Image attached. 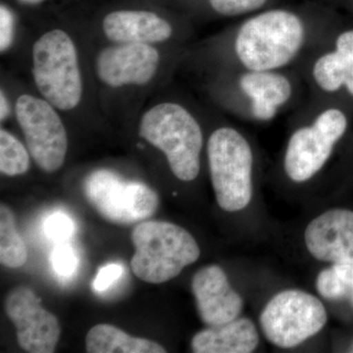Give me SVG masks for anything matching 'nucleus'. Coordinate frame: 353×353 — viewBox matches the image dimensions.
Wrapping results in <instances>:
<instances>
[{"label":"nucleus","mask_w":353,"mask_h":353,"mask_svg":"<svg viewBox=\"0 0 353 353\" xmlns=\"http://www.w3.org/2000/svg\"><path fill=\"white\" fill-rule=\"evenodd\" d=\"M305 41V27L296 14L270 10L243 23L236 34L234 51L250 71H275L290 63Z\"/></svg>","instance_id":"obj_1"},{"label":"nucleus","mask_w":353,"mask_h":353,"mask_svg":"<svg viewBox=\"0 0 353 353\" xmlns=\"http://www.w3.org/2000/svg\"><path fill=\"white\" fill-rule=\"evenodd\" d=\"M139 134L163 153L172 173L190 182L201 170L203 134L196 118L175 102H161L143 113Z\"/></svg>","instance_id":"obj_2"},{"label":"nucleus","mask_w":353,"mask_h":353,"mask_svg":"<svg viewBox=\"0 0 353 353\" xmlns=\"http://www.w3.org/2000/svg\"><path fill=\"white\" fill-rule=\"evenodd\" d=\"M131 239L136 250L131 260L132 273L150 284L168 282L201 256L194 236L173 223H141Z\"/></svg>","instance_id":"obj_3"},{"label":"nucleus","mask_w":353,"mask_h":353,"mask_svg":"<svg viewBox=\"0 0 353 353\" xmlns=\"http://www.w3.org/2000/svg\"><path fill=\"white\" fill-rule=\"evenodd\" d=\"M32 74L43 99L59 111H71L83 97V79L73 39L61 29L43 32L32 46Z\"/></svg>","instance_id":"obj_4"},{"label":"nucleus","mask_w":353,"mask_h":353,"mask_svg":"<svg viewBox=\"0 0 353 353\" xmlns=\"http://www.w3.org/2000/svg\"><path fill=\"white\" fill-rule=\"evenodd\" d=\"M208 158L218 205L228 212L245 209L252 201L253 169L245 137L233 128L215 130L208 139Z\"/></svg>","instance_id":"obj_5"},{"label":"nucleus","mask_w":353,"mask_h":353,"mask_svg":"<svg viewBox=\"0 0 353 353\" xmlns=\"http://www.w3.org/2000/svg\"><path fill=\"white\" fill-rule=\"evenodd\" d=\"M83 190L88 203L114 224L132 225L148 219L159 205V197L152 188L108 169L92 172L83 181Z\"/></svg>","instance_id":"obj_6"},{"label":"nucleus","mask_w":353,"mask_h":353,"mask_svg":"<svg viewBox=\"0 0 353 353\" xmlns=\"http://www.w3.org/2000/svg\"><path fill=\"white\" fill-rule=\"evenodd\" d=\"M328 320L319 299L299 290H287L272 297L260 315L267 340L276 347L292 348L319 333Z\"/></svg>","instance_id":"obj_7"},{"label":"nucleus","mask_w":353,"mask_h":353,"mask_svg":"<svg viewBox=\"0 0 353 353\" xmlns=\"http://www.w3.org/2000/svg\"><path fill=\"white\" fill-rule=\"evenodd\" d=\"M58 109L43 97H18L15 115L30 154L41 170L53 173L61 168L68 150V136Z\"/></svg>","instance_id":"obj_8"},{"label":"nucleus","mask_w":353,"mask_h":353,"mask_svg":"<svg viewBox=\"0 0 353 353\" xmlns=\"http://www.w3.org/2000/svg\"><path fill=\"white\" fill-rule=\"evenodd\" d=\"M347 129L345 114L329 108L310 126L301 128L290 137L285 155V171L290 180L303 183L318 173Z\"/></svg>","instance_id":"obj_9"},{"label":"nucleus","mask_w":353,"mask_h":353,"mask_svg":"<svg viewBox=\"0 0 353 353\" xmlns=\"http://www.w3.org/2000/svg\"><path fill=\"white\" fill-rule=\"evenodd\" d=\"M6 311L17 329L23 350L32 353L54 352L60 339L57 318L41 307V299L30 288L14 289L6 301Z\"/></svg>","instance_id":"obj_10"},{"label":"nucleus","mask_w":353,"mask_h":353,"mask_svg":"<svg viewBox=\"0 0 353 353\" xmlns=\"http://www.w3.org/2000/svg\"><path fill=\"white\" fill-rule=\"evenodd\" d=\"M159 65V51L152 44L113 43L99 51L94 68L108 87H139L152 82Z\"/></svg>","instance_id":"obj_11"},{"label":"nucleus","mask_w":353,"mask_h":353,"mask_svg":"<svg viewBox=\"0 0 353 353\" xmlns=\"http://www.w3.org/2000/svg\"><path fill=\"white\" fill-rule=\"evenodd\" d=\"M304 241L320 261L353 264V211L331 209L318 216L306 228Z\"/></svg>","instance_id":"obj_12"},{"label":"nucleus","mask_w":353,"mask_h":353,"mask_svg":"<svg viewBox=\"0 0 353 353\" xmlns=\"http://www.w3.org/2000/svg\"><path fill=\"white\" fill-rule=\"evenodd\" d=\"M192 292L201 321L206 326H219L233 321L243 310V299L217 265H208L194 274Z\"/></svg>","instance_id":"obj_13"},{"label":"nucleus","mask_w":353,"mask_h":353,"mask_svg":"<svg viewBox=\"0 0 353 353\" xmlns=\"http://www.w3.org/2000/svg\"><path fill=\"white\" fill-rule=\"evenodd\" d=\"M104 36L113 43H164L171 39L173 28L157 13L143 10L113 11L102 22Z\"/></svg>","instance_id":"obj_14"},{"label":"nucleus","mask_w":353,"mask_h":353,"mask_svg":"<svg viewBox=\"0 0 353 353\" xmlns=\"http://www.w3.org/2000/svg\"><path fill=\"white\" fill-rule=\"evenodd\" d=\"M240 87L250 99L253 117L259 121L273 119L292 94L289 79L275 71L248 70L241 77Z\"/></svg>","instance_id":"obj_15"},{"label":"nucleus","mask_w":353,"mask_h":353,"mask_svg":"<svg viewBox=\"0 0 353 353\" xmlns=\"http://www.w3.org/2000/svg\"><path fill=\"white\" fill-rule=\"evenodd\" d=\"M259 334L248 318H236L219 326L208 327L192 338L196 353H250L259 347Z\"/></svg>","instance_id":"obj_16"},{"label":"nucleus","mask_w":353,"mask_h":353,"mask_svg":"<svg viewBox=\"0 0 353 353\" xmlns=\"http://www.w3.org/2000/svg\"><path fill=\"white\" fill-rule=\"evenodd\" d=\"M85 348L90 353H165V347L155 341L134 338L117 327L99 324L92 327L85 336Z\"/></svg>","instance_id":"obj_17"},{"label":"nucleus","mask_w":353,"mask_h":353,"mask_svg":"<svg viewBox=\"0 0 353 353\" xmlns=\"http://www.w3.org/2000/svg\"><path fill=\"white\" fill-rule=\"evenodd\" d=\"M28 260L24 240L16 229L15 217L6 204L0 205V262L7 268H20Z\"/></svg>","instance_id":"obj_18"},{"label":"nucleus","mask_w":353,"mask_h":353,"mask_svg":"<svg viewBox=\"0 0 353 353\" xmlns=\"http://www.w3.org/2000/svg\"><path fill=\"white\" fill-rule=\"evenodd\" d=\"M352 60L343 57L336 50L325 53L316 60L313 78L318 87L327 92H338L345 87Z\"/></svg>","instance_id":"obj_19"},{"label":"nucleus","mask_w":353,"mask_h":353,"mask_svg":"<svg viewBox=\"0 0 353 353\" xmlns=\"http://www.w3.org/2000/svg\"><path fill=\"white\" fill-rule=\"evenodd\" d=\"M316 289L324 299L347 297L353 301V264H333L324 269L316 280Z\"/></svg>","instance_id":"obj_20"},{"label":"nucleus","mask_w":353,"mask_h":353,"mask_svg":"<svg viewBox=\"0 0 353 353\" xmlns=\"http://www.w3.org/2000/svg\"><path fill=\"white\" fill-rule=\"evenodd\" d=\"M30 152L22 143L2 128L0 130V171L3 175H24L30 169Z\"/></svg>","instance_id":"obj_21"},{"label":"nucleus","mask_w":353,"mask_h":353,"mask_svg":"<svg viewBox=\"0 0 353 353\" xmlns=\"http://www.w3.org/2000/svg\"><path fill=\"white\" fill-rule=\"evenodd\" d=\"M267 0H209L211 7L223 16H238L257 10Z\"/></svg>","instance_id":"obj_22"},{"label":"nucleus","mask_w":353,"mask_h":353,"mask_svg":"<svg viewBox=\"0 0 353 353\" xmlns=\"http://www.w3.org/2000/svg\"><path fill=\"white\" fill-rule=\"evenodd\" d=\"M51 263L58 275L69 277L76 271L78 259L70 245H58L51 255Z\"/></svg>","instance_id":"obj_23"},{"label":"nucleus","mask_w":353,"mask_h":353,"mask_svg":"<svg viewBox=\"0 0 353 353\" xmlns=\"http://www.w3.org/2000/svg\"><path fill=\"white\" fill-rule=\"evenodd\" d=\"M74 226L71 219L63 214L57 213L46 220L44 231L50 239L54 241H64L73 233Z\"/></svg>","instance_id":"obj_24"},{"label":"nucleus","mask_w":353,"mask_h":353,"mask_svg":"<svg viewBox=\"0 0 353 353\" xmlns=\"http://www.w3.org/2000/svg\"><path fill=\"white\" fill-rule=\"evenodd\" d=\"M14 39V16L8 7L0 6V51L6 52L12 46Z\"/></svg>","instance_id":"obj_25"},{"label":"nucleus","mask_w":353,"mask_h":353,"mask_svg":"<svg viewBox=\"0 0 353 353\" xmlns=\"http://www.w3.org/2000/svg\"><path fill=\"white\" fill-rule=\"evenodd\" d=\"M124 269L122 265L111 263L99 270L94 281V289L97 292H104L115 284L122 276Z\"/></svg>","instance_id":"obj_26"},{"label":"nucleus","mask_w":353,"mask_h":353,"mask_svg":"<svg viewBox=\"0 0 353 353\" xmlns=\"http://www.w3.org/2000/svg\"><path fill=\"white\" fill-rule=\"evenodd\" d=\"M336 51L353 61V30L341 32L336 41Z\"/></svg>","instance_id":"obj_27"},{"label":"nucleus","mask_w":353,"mask_h":353,"mask_svg":"<svg viewBox=\"0 0 353 353\" xmlns=\"http://www.w3.org/2000/svg\"><path fill=\"white\" fill-rule=\"evenodd\" d=\"M9 114H10V103L7 99L6 92L1 90V92H0V119L6 120Z\"/></svg>","instance_id":"obj_28"},{"label":"nucleus","mask_w":353,"mask_h":353,"mask_svg":"<svg viewBox=\"0 0 353 353\" xmlns=\"http://www.w3.org/2000/svg\"><path fill=\"white\" fill-rule=\"evenodd\" d=\"M345 87L347 88V90L353 97V61L350 64V70H348V74L347 80H345Z\"/></svg>","instance_id":"obj_29"},{"label":"nucleus","mask_w":353,"mask_h":353,"mask_svg":"<svg viewBox=\"0 0 353 353\" xmlns=\"http://www.w3.org/2000/svg\"><path fill=\"white\" fill-rule=\"evenodd\" d=\"M20 1L28 4H37L39 3V2L43 1V0H20Z\"/></svg>","instance_id":"obj_30"}]
</instances>
